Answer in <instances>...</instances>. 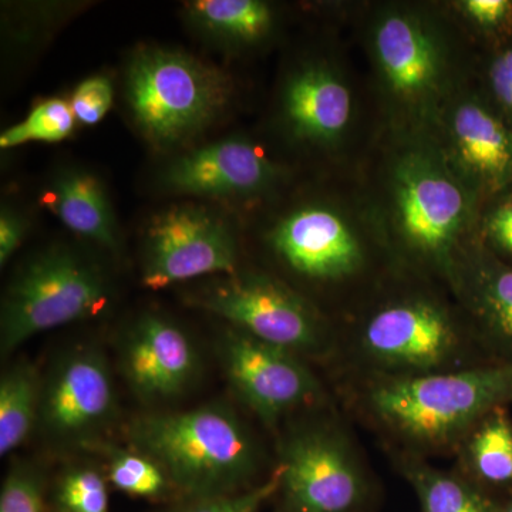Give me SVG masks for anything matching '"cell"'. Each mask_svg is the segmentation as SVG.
Segmentation results:
<instances>
[{
	"instance_id": "6da1fadb",
	"label": "cell",
	"mask_w": 512,
	"mask_h": 512,
	"mask_svg": "<svg viewBox=\"0 0 512 512\" xmlns=\"http://www.w3.org/2000/svg\"><path fill=\"white\" fill-rule=\"evenodd\" d=\"M127 436L131 448L163 468L178 501L242 493L259 471L251 431L222 404L143 414L128 426Z\"/></svg>"
},
{
	"instance_id": "7a4b0ae2",
	"label": "cell",
	"mask_w": 512,
	"mask_h": 512,
	"mask_svg": "<svg viewBox=\"0 0 512 512\" xmlns=\"http://www.w3.org/2000/svg\"><path fill=\"white\" fill-rule=\"evenodd\" d=\"M387 177L384 224L394 239L426 261L450 264L473 224L476 192L429 144L400 151Z\"/></svg>"
},
{
	"instance_id": "3957f363",
	"label": "cell",
	"mask_w": 512,
	"mask_h": 512,
	"mask_svg": "<svg viewBox=\"0 0 512 512\" xmlns=\"http://www.w3.org/2000/svg\"><path fill=\"white\" fill-rule=\"evenodd\" d=\"M231 94L227 74L177 50L143 49L128 66V106L154 146H180L201 134L224 113Z\"/></svg>"
},
{
	"instance_id": "277c9868",
	"label": "cell",
	"mask_w": 512,
	"mask_h": 512,
	"mask_svg": "<svg viewBox=\"0 0 512 512\" xmlns=\"http://www.w3.org/2000/svg\"><path fill=\"white\" fill-rule=\"evenodd\" d=\"M369 399L376 416L397 433L443 443L512 399V365L392 377L377 383Z\"/></svg>"
},
{
	"instance_id": "5b68a950",
	"label": "cell",
	"mask_w": 512,
	"mask_h": 512,
	"mask_svg": "<svg viewBox=\"0 0 512 512\" xmlns=\"http://www.w3.org/2000/svg\"><path fill=\"white\" fill-rule=\"evenodd\" d=\"M110 296L109 278L93 259L63 247L40 252L19 269L3 299V355L46 330L100 315Z\"/></svg>"
},
{
	"instance_id": "8992f818",
	"label": "cell",
	"mask_w": 512,
	"mask_h": 512,
	"mask_svg": "<svg viewBox=\"0 0 512 512\" xmlns=\"http://www.w3.org/2000/svg\"><path fill=\"white\" fill-rule=\"evenodd\" d=\"M187 303L296 355L315 352L325 338L322 320L311 303L271 276H217L188 293Z\"/></svg>"
},
{
	"instance_id": "52a82bcc",
	"label": "cell",
	"mask_w": 512,
	"mask_h": 512,
	"mask_svg": "<svg viewBox=\"0 0 512 512\" xmlns=\"http://www.w3.org/2000/svg\"><path fill=\"white\" fill-rule=\"evenodd\" d=\"M276 473L282 512H356L365 501V476L348 440L323 424L285 437Z\"/></svg>"
},
{
	"instance_id": "ba28073f",
	"label": "cell",
	"mask_w": 512,
	"mask_h": 512,
	"mask_svg": "<svg viewBox=\"0 0 512 512\" xmlns=\"http://www.w3.org/2000/svg\"><path fill=\"white\" fill-rule=\"evenodd\" d=\"M373 60L384 92L404 109L426 113L446 92L450 55L429 18L406 8L380 13L370 30Z\"/></svg>"
},
{
	"instance_id": "9c48e42d",
	"label": "cell",
	"mask_w": 512,
	"mask_h": 512,
	"mask_svg": "<svg viewBox=\"0 0 512 512\" xmlns=\"http://www.w3.org/2000/svg\"><path fill=\"white\" fill-rule=\"evenodd\" d=\"M237 241L227 220L195 204L173 205L148 224L143 285L160 291L202 276L235 274Z\"/></svg>"
},
{
	"instance_id": "30bf717a",
	"label": "cell",
	"mask_w": 512,
	"mask_h": 512,
	"mask_svg": "<svg viewBox=\"0 0 512 512\" xmlns=\"http://www.w3.org/2000/svg\"><path fill=\"white\" fill-rule=\"evenodd\" d=\"M116 410L106 357L82 346L60 357L43 380L37 429L62 446L89 448L100 443Z\"/></svg>"
},
{
	"instance_id": "8fae6325",
	"label": "cell",
	"mask_w": 512,
	"mask_h": 512,
	"mask_svg": "<svg viewBox=\"0 0 512 512\" xmlns=\"http://www.w3.org/2000/svg\"><path fill=\"white\" fill-rule=\"evenodd\" d=\"M229 384L266 426L316 399L320 386L296 353L231 328L220 342Z\"/></svg>"
},
{
	"instance_id": "7c38bea8",
	"label": "cell",
	"mask_w": 512,
	"mask_h": 512,
	"mask_svg": "<svg viewBox=\"0 0 512 512\" xmlns=\"http://www.w3.org/2000/svg\"><path fill=\"white\" fill-rule=\"evenodd\" d=\"M269 242L284 264L312 281H342L365 262L352 222L325 204L302 205L289 212L272 229Z\"/></svg>"
},
{
	"instance_id": "4fadbf2b",
	"label": "cell",
	"mask_w": 512,
	"mask_h": 512,
	"mask_svg": "<svg viewBox=\"0 0 512 512\" xmlns=\"http://www.w3.org/2000/svg\"><path fill=\"white\" fill-rule=\"evenodd\" d=\"M120 366L138 399L160 403L177 399L190 389L200 372V357L177 323L146 313L121 339Z\"/></svg>"
},
{
	"instance_id": "5bb4252c",
	"label": "cell",
	"mask_w": 512,
	"mask_h": 512,
	"mask_svg": "<svg viewBox=\"0 0 512 512\" xmlns=\"http://www.w3.org/2000/svg\"><path fill=\"white\" fill-rule=\"evenodd\" d=\"M444 154L454 173L476 194L512 185V127L477 97H461L443 119Z\"/></svg>"
},
{
	"instance_id": "9a60e30c",
	"label": "cell",
	"mask_w": 512,
	"mask_h": 512,
	"mask_svg": "<svg viewBox=\"0 0 512 512\" xmlns=\"http://www.w3.org/2000/svg\"><path fill=\"white\" fill-rule=\"evenodd\" d=\"M278 165L247 138L232 137L175 158L161 174L165 191L208 198H248L271 190Z\"/></svg>"
},
{
	"instance_id": "2e32d148",
	"label": "cell",
	"mask_w": 512,
	"mask_h": 512,
	"mask_svg": "<svg viewBox=\"0 0 512 512\" xmlns=\"http://www.w3.org/2000/svg\"><path fill=\"white\" fill-rule=\"evenodd\" d=\"M363 346L384 365L436 369L457 349L450 315L429 299H406L379 309L363 329Z\"/></svg>"
},
{
	"instance_id": "e0dca14e",
	"label": "cell",
	"mask_w": 512,
	"mask_h": 512,
	"mask_svg": "<svg viewBox=\"0 0 512 512\" xmlns=\"http://www.w3.org/2000/svg\"><path fill=\"white\" fill-rule=\"evenodd\" d=\"M353 97L348 83L325 63H311L286 80L282 116L289 133L316 147L338 144L352 121Z\"/></svg>"
},
{
	"instance_id": "ac0fdd59",
	"label": "cell",
	"mask_w": 512,
	"mask_h": 512,
	"mask_svg": "<svg viewBox=\"0 0 512 512\" xmlns=\"http://www.w3.org/2000/svg\"><path fill=\"white\" fill-rule=\"evenodd\" d=\"M43 204L74 234L101 247H120L119 229L109 197L96 175L69 168L56 175L43 194Z\"/></svg>"
},
{
	"instance_id": "d6986e66",
	"label": "cell",
	"mask_w": 512,
	"mask_h": 512,
	"mask_svg": "<svg viewBox=\"0 0 512 512\" xmlns=\"http://www.w3.org/2000/svg\"><path fill=\"white\" fill-rule=\"evenodd\" d=\"M184 9L192 26L227 46H254L275 26L274 9L261 0H194Z\"/></svg>"
},
{
	"instance_id": "ffe728a7",
	"label": "cell",
	"mask_w": 512,
	"mask_h": 512,
	"mask_svg": "<svg viewBox=\"0 0 512 512\" xmlns=\"http://www.w3.org/2000/svg\"><path fill=\"white\" fill-rule=\"evenodd\" d=\"M43 382L29 362L15 363L0 380V456L22 446L39 423Z\"/></svg>"
},
{
	"instance_id": "44dd1931",
	"label": "cell",
	"mask_w": 512,
	"mask_h": 512,
	"mask_svg": "<svg viewBox=\"0 0 512 512\" xmlns=\"http://www.w3.org/2000/svg\"><path fill=\"white\" fill-rule=\"evenodd\" d=\"M468 468L477 480L493 485L512 483V423L501 409L478 421L466 447Z\"/></svg>"
},
{
	"instance_id": "7402d4cb",
	"label": "cell",
	"mask_w": 512,
	"mask_h": 512,
	"mask_svg": "<svg viewBox=\"0 0 512 512\" xmlns=\"http://www.w3.org/2000/svg\"><path fill=\"white\" fill-rule=\"evenodd\" d=\"M89 450H99L106 458L107 478L117 490L144 500L167 501L175 497L178 501L170 478L146 454L107 443L94 444Z\"/></svg>"
},
{
	"instance_id": "603a6c76",
	"label": "cell",
	"mask_w": 512,
	"mask_h": 512,
	"mask_svg": "<svg viewBox=\"0 0 512 512\" xmlns=\"http://www.w3.org/2000/svg\"><path fill=\"white\" fill-rule=\"evenodd\" d=\"M421 512H501L473 484L433 467L407 468Z\"/></svg>"
},
{
	"instance_id": "cb8c5ba5",
	"label": "cell",
	"mask_w": 512,
	"mask_h": 512,
	"mask_svg": "<svg viewBox=\"0 0 512 512\" xmlns=\"http://www.w3.org/2000/svg\"><path fill=\"white\" fill-rule=\"evenodd\" d=\"M480 256L471 276L477 312L498 338L512 346V268L493 256Z\"/></svg>"
},
{
	"instance_id": "d4e9b609",
	"label": "cell",
	"mask_w": 512,
	"mask_h": 512,
	"mask_svg": "<svg viewBox=\"0 0 512 512\" xmlns=\"http://www.w3.org/2000/svg\"><path fill=\"white\" fill-rule=\"evenodd\" d=\"M76 117L70 101L47 99L33 107L29 116L0 134V148L25 146L28 143H60L72 136Z\"/></svg>"
},
{
	"instance_id": "484cf974",
	"label": "cell",
	"mask_w": 512,
	"mask_h": 512,
	"mask_svg": "<svg viewBox=\"0 0 512 512\" xmlns=\"http://www.w3.org/2000/svg\"><path fill=\"white\" fill-rule=\"evenodd\" d=\"M107 481L109 478L96 466L67 467L50 494L55 512H109Z\"/></svg>"
},
{
	"instance_id": "4316f807",
	"label": "cell",
	"mask_w": 512,
	"mask_h": 512,
	"mask_svg": "<svg viewBox=\"0 0 512 512\" xmlns=\"http://www.w3.org/2000/svg\"><path fill=\"white\" fill-rule=\"evenodd\" d=\"M0 512H46V484L29 464H15L0 493Z\"/></svg>"
},
{
	"instance_id": "83f0119b",
	"label": "cell",
	"mask_w": 512,
	"mask_h": 512,
	"mask_svg": "<svg viewBox=\"0 0 512 512\" xmlns=\"http://www.w3.org/2000/svg\"><path fill=\"white\" fill-rule=\"evenodd\" d=\"M278 491L279 477L275 471L264 484L254 485L242 493L177 501L163 512H261L265 501Z\"/></svg>"
},
{
	"instance_id": "f1b7e54d",
	"label": "cell",
	"mask_w": 512,
	"mask_h": 512,
	"mask_svg": "<svg viewBox=\"0 0 512 512\" xmlns=\"http://www.w3.org/2000/svg\"><path fill=\"white\" fill-rule=\"evenodd\" d=\"M114 90L109 77L96 76L87 77L74 90L70 106L76 117V121L94 126L104 119L113 106Z\"/></svg>"
},
{
	"instance_id": "f546056e",
	"label": "cell",
	"mask_w": 512,
	"mask_h": 512,
	"mask_svg": "<svg viewBox=\"0 0 512 512\" xmlns=\"http://www.w3.org/2000/svg\"><path fill=\"white\" fill-rule=\"evenodd\" d=\"M488 84L498 113L512 127V45L494 57Z\"/></svg>"
},
{
	"instance_id": "4dcf8cb0",
	"label": "cell",
	"mask_w": 512,
	"mask_h": 512,
	"mask_svg": "<svg viewBox=\"0 0 512 512\" xmlns=\"http://www.w3.org/2000/svg\"><path fill=\"white\" fill-rule=\"evenodd\" d=\"M458 8L474 26L485 32L504 29L512 20L510 0H464L458 3Z\"/></svg>"
},
{
	"instance_id": "1f68e13d",
	"label": "cell",
	"mask_w": 512,
	"mask_h": 512,
	"mask_svg": "<svg viewBox=\"0 0 512 512\" xmlns=\"http://www.w3.org/2000/svg\"><path fill=\"white\" fill-rule=\"evenodd\" d=\"M483 234L491 247L512 258V195L487 212L483 220Z\"/></svg>"
},
{
	"instance_id": "d6a6232c",
	"label": "cell",
	"mask_w": 512,
	"mask_h": 512,
	"mask_svg": "<svg viewBox=\"0 0 512 512\" xmlns=\"http://www.w3.org/2000/svg\"><path fill=\"white\" fill-rule=\"evenodd\" d=\"M28 220L9 205L0 211V265L5 266L28 235Z\"/></svg>"
},
{
	"instance_id": "836d02e7",
	"label": "cell",
	"mask_w": 512,
	"mask_h": 512,
	"mask_svg": "<svg viewBox=\"0 0 512 512\" xmlns=\"http://www.w3.org/2000/svg\"><path fill=\"white\" fill-rule=\"evenodd\" d=\"M501 512H512V501L510 504L507 505V507H505V510H503Z\"/></svg>"
}]
</instances>
